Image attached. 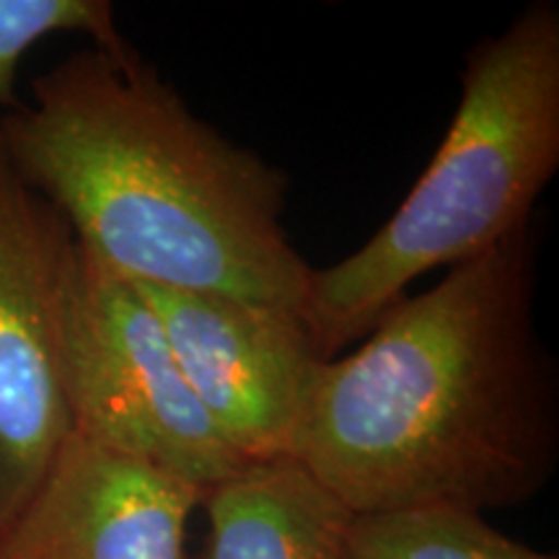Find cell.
<instances>
[{"instance_id":"8992f818","label":"cell","mask_w":559,"mask_h":559,"mask_svg":"<svg viewBox=\"0 0 559 559\" xmlns=\"http://www.w3.org/2000/svg\"><path fill=\"white\" fill-rule=\"evenodd\" d=\"M223 440L247 464L290 459L321 368L298 313L213 293L132 283Z\"/></svg>"},{"instance_id":"3957f363","label":"cell","mask_w":559,"mask_h":559,"mask_svg":"<svg viewBox=\"0 0 559 559\" xmlns=\"http://www.w3.org/2000/svg\"><path fill=\"white\" fill-rule=\"evenodd\" d=\"M559 169V5L536 0L466 52L453 120L394 215L313 270L304 324L321 360L366 337L415 280L485 254L534 223Z\"/></svg>"},{"instance_id":"6da1fadb","label":"cell","mask_w":559,"mask_h":559,"mask_svg":"<svg viewBox=\"0 0 559 559\" xmlns=\"http://www.w3.org/2000/svg\"><path fill=\"white\" fill-rule=\"evenodd\" d=\"M536 230L404 296L321 362L290 459L353 515L526 506L559 464V373L536 324Z\"/></svg>"},{"instance_id":"277c9868","label":"cell","mask_w":559,"mask_h":559,"mask_svg":"<svg viewBox=\"0 0 559 559\" xmlns=\"http://www.w3.org/2000/svg\"><path fill=\"white\" fill-rule=\"evenodd\" d=\"M60 358L75 436L202 495L247 466L192 394L140 290L75 241L62 277Z\"/></svg>"},{"instance_id":"30bf717a","label":"cell","mask_w":559,"mask_h":559,"mask_svg":"<svg viewBox=\"0 0 559 559\" xmlns=\"http://www.w3.org/2000/svg\"><path fill=\"white\" fill-rule=\"evenodd\" d=\"M58 34H81L102 50H130L109 0H0V109L19 107L21 60Z\"/></svg>"},{"instance_id":"ba28073f","label":"cell","mask_w":559,"mask_h":559,"mask_svg":"<svg viewBox=\"0 0 559 559\" xmlns=\"http://www.w3.org/2000/svg\"><path fill=\"white\" fill-rule=\"evenodd\" d=\"M200 508L202 559H347L353 513L293 459L247 464Z\"/></svg>"},{"instance_id":"52a82bcc","label":"cell","mask_w":559,"mask_h":559,"mask_svg":"<svg viewBox=\"0 0 559 559\" xmlns=\"http://www.w3.org/2000/svg\"><path fill=\"white\" fill-rule=\"evenodd\" d=\"M202 498L73 432L0 536V559H187V531Z\"/></svg>"},{"instance_id":"9c48e42d","label":"cell","mask_w":559,"mask_h":559,"mask_svg":"<svg viewBox=\"0 0 559 559\" xmlns=\"http://www.w3.org/2000/svg\"><path fill=\"white\" fill-rule=\"evenodd\" d=\"M347 559H559L502 534L466 510H402L353 515Z\"/></svg>"},{"instance_id":"5b68a950","label":"cell","mask_w":559,"mask_h":559,"mask_svg":"<svg viewBox=\"0 0 559 559\" xmlns=\"http://www.w3.org/2000/svg\"><path fill=\"white\" fill-rule=\"evenodd\" d=\"M73 234L0 151V536L73 436L60 296Z\"/></svg>"},{"instance_id":"7a4b0ae2","label":"cell","mask_w":559,"mask_h":559,"mask_svg":"<svg viewBox=\"0 0 559 559\" xmlns=\"http://www.w3.org/2000/svg\"><path fill=\"white\" fill-rule=\"evenodd\" d=\"M0 151L73 241L130 283L298 313L313 267L285 230L288 177L194 115L140 58L86 47L0 115Z\"/></svg>"}]
</instances>
